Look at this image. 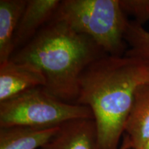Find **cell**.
I'll return each instance as SVG.
<instances>
[{
	"label": "cell",
	"mask_w": 149,
	"mask_h": 149,
	"mask_svg": "<svg viewBox=\"0 0 149 149\" xmlns=\"http://www.w3.org/2000/svg\"><path fill=\"white\" fill-rule=\"evenodd\" d=\"M124 40L129 46L124 56L139 59L149 66V31L135 21H128Z\"/></svg>",
	"instance_id": "obj_11"
},
{
	"label": "cell",
	"mask_w": 149,
	"mask_h": 149,
	"mask_svg": "<svg viewBox=\"0 0 149 149\" xmlns=\"http://www.w3.org/2000/svg\"><path fill=\"white\" fill-rule=\"evenodd\" d=\"M28 0L0 1V64L10 60L15 52L14 37Z\"/></svg>",
	"instance_id": "obj_10"
},
{
	"label": "cell",
	"mask_w": 149,
	"mask_h": 149,
	"mask_svg": "<svg viewBox=\"0 0 149 149\" xmlns=\"http://www.w3.org/2000/svg\"><path fill=\"white\" fill-rule=\"evenodd\" d=\"M40 149H98L94 119H78L64 123Z\"/></svg>",
	"instance_id": "obj_7"
},
{
	"label": "cell",
	"mask_w": 149,
	"mask_h": 149,
	"mask_svg": "<svg viewBox=\"0 0 149 149\" xmlns=\"http://www.w3.org/2000/svg\"><path fill=\"white\" fill-rule=\"evenodd\" d=\"M59 126L0 128V149H40L53 138Z\"/></svg>",
	"instance_id": "obj_9"
},
{
	"label": "cell",
	"mask_w": 149,
	"mask_h": 149,
	"mask_svg": "<svg viewBox=\"0 0 149 149\" xmlns=\"http://www.w3.org/2000/svg\"><path fill=\"white\" fill-rule=\"evenodd\" d=\"M53 19L89 37L107 55L120 57L126 51L124 33L129 20L119 0H62Z\"/></svg>",
	"instance_id": "obj_3"
},
{
	"label": "cell",
	"mask_w": 149,
	"mask_h": 149,
	"mask_svg": "<svg viewBox=\"0 0 149 149\" xmlns=\"http://www.w3.org/2000/svg\"><path fill=\"white\" fill-rule=\"evenodd\" d=\"M120 149H132L131 147H130V145L128 142V141L127 140V139L125 138L124 141H123L122 146H121V148Z\"/></svg>",
	"instance_id": "obj_13"
},
{
	"label": "cell",
	"mask_w": 149,
	"mask_h": 149,
	"mask_svg": "<svg viewBox=\"0 0 149 149\" xmlns=\"http://www.w3.org/2000/svg\"><path fill=\"white\" fill-rule=\"evenodd\" d=\"M124 13L135 18L136 23L143 25L149 21V0H119Z\"/></svg>",
	"instance_id": "obj_12"
},
{
	"label": "cell",
	"mask_w": 149,
	"mask_h": 149,
	"mask_svg": "<svg viewBox=\"0 0 149 149\" xmlns=\"http://www.w3.org/2000/svg\"><path fill=\"white\" fill-rule=\"evenodd\" d=\"M78 119H93L90 108L61 101L43 87L0 102V128L54 127Z\"/></svg>",
	"instance_id": "obj_4"
},
{
	"label": "cell",
	"mask_w": 149,
	"mask_h": 149,
	"mask_svg": "<svg viewBox=\"0 0 149 149\" xmlns=\"http://www.w3.org/2000/svg\"><path fill=\"white\" fill-rule=\"evenodd\" d=\"M60 0H28L14 37L15 51L27 44L55 15Z\"/></svg>",
	"instance_id": "obj_6"
},
{
	"label": "cell",
	"mask_w": 149,
	"mask_h": 149,
	"mask_svg": "<svg viewBox=\"0 0 149 149\" xmlns=\"http://www.w3.org/2000/svg\"><path fill=\"white\" fill-rule=\"evenodd\" d=\"M45 85L44 73L35 65L10 59L0 64V102Z\"/></svg>",
	"instance_id": "obj_5"
},
{
	"label": "cell",
	"mask_w": 149,
	"mask_h": 149,
	"mask_svg": "<svg viewBox=\"0 0 149 149\" xmlns=\"http://www.w3.org/2000/svg\"><path fill=\"white\" fill-rule=\"evenodd\" d=\"M107 55L90 37L53 19L10 60L38 67L46 78L43 88L61 101L75 104L84 71Z\"/></svg>",
	"instance_id": "obj_2"
},
{
	"label": "cell",
	"mask_w": 149,
	"mask_h": 149,
	"mask_svg": "<svg viewBox=\"0 0 149 149\" xmlns=\"http://www.w3.org/2000/svg\"><path fill=\"white\" fill-rule=\"evenodd\" d=\"M147 83H148V84H149V81H148V82H147Z\"/></svg>",
	"instance_id": "obj_15"
},
{
	"label": "cell",
	"mask_w": 149,
	"mask_h": 149,
	"mask_svg": "<svg viewBox=\"0 0 149 149\" xmlns=\"http://www.w3.org/2000/svg\"><path fill=\"white\" fill-rule=\"evenodd\" d=\"M149 81V66L127 56L107 55L81 74L75 104L91 109L98 149H118L138 86Z\"/></svg>",
	"instance_id": "obj_1"
},
{
	"label": "cell",
	"mask_w": 149,
	"mask_h": 149,
	"mask_svg": "<svg viewBox=\"0 0 149 149\" xmlns=\"http://www.w3.org/2000/svg\"><path fill=\"white\" fill-rule=\"evenodd\" d=\"M132 149H142L149 139V84L138 86L124 126Z\"/></svg>",
	"instance_id": "obj_8"
},
{
	"label": "cell",
	"mask_w": 149,
	"mask_h": 149,
	"mask_svg": "<svg viewBox=\"0 0 149 149\" xmlns=\"http://www.w3.org/2000/svg\"><path fill=\"white\" fill-rule=\"evenodd\" d=\"M142 149H149V139H148V141H147L146 144H145V146L143 147Z\"/></svg>",
	"instance_id": "obj_14"
}]
</instances>
